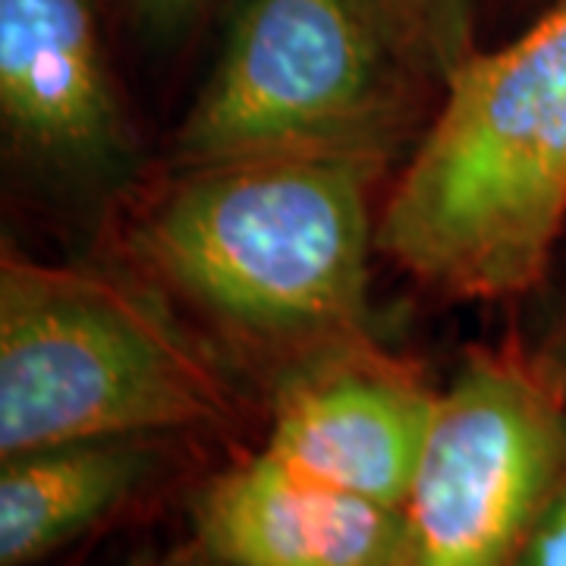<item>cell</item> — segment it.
Listing matches in <instances>:
<instances>
[{
  "instance_id": "8fae6325",
  "label": "cell",
  "mask_w": 566,
  "mask_h": 566,
  "mask_svg": "<svg viewBox=\"0 0 566 566\" xmlns=\"http://www.w3.org/2000/svg\"><path fill=\"white\" fill-rule=\"evenodd\" d=\"M516 566H566V475L528 532Z\"/></svg>"
},
{
  "instance_id": "3957f363",
  "label": "cell",
  "mask_w": 566,
  "mask_h": 566,
  "mask_svg": "<svg viewBox=\"0 0 566 566\" xmlns=\"http://www.w3.org/2000/svg\"><path fill=\"white\" fill-rule=\"evenodd\" d=\"M233 378L167 305L111 271L0 259V457L233 419Z\"/></svg>"
},
{
  "instance_id": "30bf717a",
  "label": "cell",
  "mask_w": 566,
  "mask_h": 566,
  "mask_svg": "<svg viewBox=\"0 0 566 566\" xmlns=\"http://www.w3.org/2000/svg\"><path fill=\"white\" fill-rule=\"evenodd\" d=\"M403 57L422 76L447 80L475 48V0H371Z\"/></svg>"
},
{
  "instance_id": "6da1fadb",
  "label": "cell",
  "mask_w": 566,
  "mask_h": 566,
  "mask_svg": "<svg viewBox=\"0 0 566 566\" xmlns=\"http://www.w3.org/2000/svg\"><path fill=\"white\" fill-rule=\"evenodd\" d=\"M126 245L148 281L277 375L368 340V192L381 164L255 158L177 167Z\"/></svg>"
},
{
  "instance_id": "ba28073f",
  "label": "cell",
  "mask_w": 566,
  "mask_h": 566,
  "mask_svg": "<svg viewBox=\"0 0 566 566\" xmlns=\"http://www.w3.org/2000/svg\"><path fill=\"white\" fill-rule=\"evenodd\" d=\"M196 528L221 566H406L403 506L312 482L271 453L208 482Z\"/></svg>"
},
{
  "instance_id": "5b68a950",
  "label": "cell",
  "mask_w": 566,
  "mask_h": 566,
  "mask_svg": "<svg viewBox=\"0 0 566 566\" xmlns=\"http://www.w3.org/2000/svg\"><path fill=\"white\" fill-rule=\"evenodd\" d=\"M566 475V359L520 337L469 349L406 497V566H516Z\"/></svg>"
},
{
  "instance_id": "277c9868",
  "label": "cell",
  "mask_w": 566,
  "mask_h": 566,
  "mask_svg": "<svg viewBox=\"0 0 566 566\" xmlns=\"http://www.w3.org/2000/svg\"><path fill=\"white\" fill-rule=\"evenodd\" d=\"M422 76L371 0H243L177 129L174 164L349 158L385 167Z\"/></svg>"
},
{
  "instance_id": "7c38bea8",
  "label": "cell",
  "mask_w": 566,
  "mask_h": 566,
  "mask_svg": "<svg viewBox=\"0 0 566 566\" xmlns=\"http://www.w3.org/2000/svg\"><path fill=\"white\" fill-rule=\"evenodd\" d=\"M208 0H129V10L142 29L155 35H170L192 22Z\"/></svg>"
},
{
  "instance_id": "7a4b0ae2",
  "label": "cell",
  "mask_w": 566,
  "mask_h": 566,
  "mask_svg": "<svg viewBox=\"0 0 566 566\" xmlns=\"http://www.w3.org/2000/svg\"><path fill=\"white\" fill-rule=\"evenodd\" d=\"M566 223V0L447 80L378 221V245L457 300L542 281Z\"/></svg>"
},
{
  "instance_id": "52a82bcc",
  "label": "cell",
  "mask_w": 566,
  "mask_h": 566,
  "mask_svg": "<svg viewBox=\"0 0 566 566\" xmlns=\"http://www.w3.org/2000/svg\"><path fill=\"white\" fill-rule=\"evenodd\" d=\"M0 114L13 145L66 177L129 155V120L92 0H0Z\"/></svg>"
},
{
  "instance_id": "8992f818",
  "label": "cell",
  "mask_w": 566,
  "mask_h": 566,
  "mask_svg": "<svg viewBox=\"0 0 566 566\" xmlns=\"http://www.w3.org/2000/svg\"><path fill=\"white\" fill-rule=\"evenodd\" d=\"M438 397L375 337L277 375L264 453L312 482L406 506Z\"/></svg>"
},
{
  "instance_id": "9c48e42d",
  "label": "cell",
  "mask_w": 566,
  "mask_h": 566,
  "mask_svg": "<svg viewBox=\"0 0 566 566\" xmlns=\"http://www.w3.org/2000/svg\"><path fill=\"white\" fill-rule=\"evenodd\" d=\"M155 469L145 438H107L3 457L0 566H29L129 497Z\"/></svg>"
}]
</instances>
